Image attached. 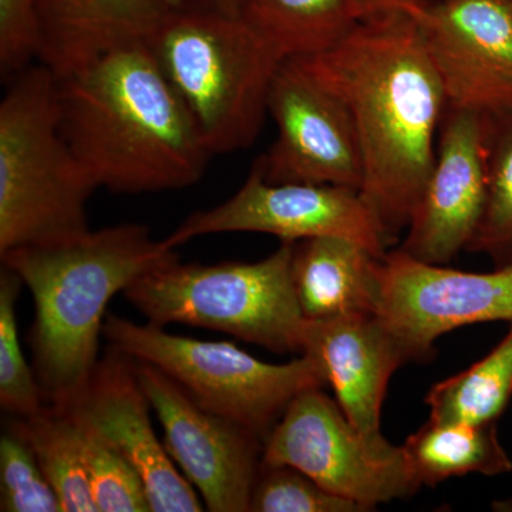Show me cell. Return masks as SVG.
<instances>
[{
  "label": "cell",
  "mask_w": 512,
  "mask_h": 512,
  "mask_svg": "<svg viewBox=\"0 0 512 512\" xmlns=\"http://www.w3.org/2000/svg\"><path fill=\"white\" fill-rule=\"evenodd\" d=\"M296 60L348 106L365 167L360 192L394 241L429 180L448 107L416 19L406 10L366 16L326 52Z\"/></svg>",
  "instance_id": "cell-1"
},
{
  "label": "cell",
  "mask_w": 512,
  "mask_h": 512,
  "mask_svg": "<svg viewBox=\"0 0 512 512\" xmlns=\"http://www.w3.org/2000/svg\"><path fill=\"white\" fill-rule=\"evenodd\" d=\"M60 127L96 188L183 190L214 157L147 45L123 47L59 79Z\"/></svg>",
  "instance_id": "cell-2"
},
{
  "label": "cell",
  "mask_w": 512,
  "mask_h": 512,
  "mask_svg": "<svg viewBox=\"0 0 512 512\" xmlns=\"http://www.w3.org/2000/svg\"><path fill=\"white\" fill-rule=\"evenodd\" d=\"M174 255L140 224L90 229L66 241L0 254L35 301L33 370L50 406L72 409L89 386L111 298Z\"/></svg>",
  "instance_id": "cell-3"
},
{
  "label": "cell",
  "mask_w": 512,
  "mask_h": 512,
  "mask_svg": "<svg viewBox=\"0 0 512 512\" xmlns=\"http://www.w3.org/2000/svg\"><path fill=\"white\" fill-rule=\"evenodd\" d=\"M147 46L214 156L254 144L284 60L244 20L217 0H180L165 5Z\"/></svg>",
  "instance_id": "cell-4"
},
{
  "label": "cell",
  "mask_w": 512,
  "mask_h": 512,
  "mask_svg": "<svg viewBox=\"0 0 512 512\" xmlns=\"http://www.w3.org/2000/svg\"><path fill=\"white\" fill-rule=\"evenodd\" d=\"M0 103V254L90 231L97 190L60 127L59 79L33 63L9 80Z\"/></svg>",
  "instance_id": "cell-5"
},
{
  "label": "cell",
  "mask_w": 512,
  "mask_h": 512,
  "mask_svg": "<svg viewBox=\"0 0 512 512\" xmlns=\"http://www.w3.org/2000/svg\"><path fill=\"white\" fill-rule=\"evenodd\" d=\"M293 244L254 264H183L178 255L138 276L124 295L148 322L218 330L275 353H302L306 319L291 281Z\"/></svg>",
  "instance_id": "cell-6"
},
{
  "label": "cell",
  "mask_w": 512,
  "mask_h": 512,
  "mask_svg": "<svg viewBox=\"0 0 512 512\" xmlns=\"http://www.w3.org/2000/svg\"><path fill=\"white\" fill-rule=\"evenodd\" d=\"M103 336L110 348L150 363L173 379L195 402L256 434L262 443L298 394L323 387L318 360L302 357L272 365L228 342H205L107 315Z\"/></svg>",
  "instance_id": "cell-7"
},
{
  "label": "cell",
  "mask_w": 512,
  "mask_h": 512,
  "mask_svg": "<svg viewBox=\"0 0 512 512\" xmlns=\"http://www.w3.org/2000/svg\"><path fill=\"white\" fill-rule=\"evenodd\" d=\"M262 463L302 471L366 511L420 490L402 446L357 429L322 387L292 400L264 441Z\"/></svg>",
  "instance_id": "cell-8"
},
{
  "label": "cell",
  "mask_w": 512,
  "mask_h": 512,
  "mask_svg": "<svg viewBox=\"0 0 512 512\" xmlns=\"http://www.w3.org/2000/svg\"><path fill=\"white\" fill-rule=\"evenodd\" d=\"M228 232L274 235L286 244L345 238L379 259L393 242L359 190L330 184H272L256 165L229 200L194 212L164 242L175 249L194 238Z\"/></svg>",
  "instance_id": "cell-9"
},
{
  "label": "cell",
  "mask_w": 512,
  "mask_h": 512,
  "mask_svg": "<svg viewBox=\"0 0 512 512\" xmlns=\"http://www.w3.org/2000/svg\"><path fill=\"white\" fill-rule=\"evenodd\" d=\"M379 282L375 315L407 362L430 359L436 340L451 330L512 325V264L476 274L427 264L397 249L380 259Z\"/></svg>",
  "instance_id": "cell-10"
},
{
  "label": "cell",
  "mask_w": 512,
  "mask_h": 512,
  "mask_svg": "<svg viewBox=\"0 0 512 512\" xmlns=\"http://www.w3.org/2000/svg\"><path fill=\"white\" fill-rule=\"evenodd\" d=\"M268 113L278 136L254 164L268 183L342 185L360 191L365 167L352 114L299 60L286 59L276 69Z\"/></svg>",
  "instance_id": "cell-11"
},
{
  "label": "cell",
  "mask_w": 512,
  "mask_h": 512,
  "mask_svg": "<svg viewBox=\"0 0 512 512\" xmlns=\"http://www.w3.org/2000/svg\"><path fill=\"white\" fill-rule=\"evenodd\" d=\"M134 362L163 426L165 450L200 491L207 510L249 511L261 467L262 440L241 424L205 409L157 367Z\"/></svg>",
  "instance_id": "cell-12"
},
{
  "label": "cell",
  "mask_w": 512,
  "mask_h": 512,
  "mask_svg": "<svg viewBox=\"0 0 512 512\" xmlns=\"http://www.w3.org/2000/svg\"><path fill=\"white\" fill-rule=\"evenodd\" d=\"M410 13L448 106L512 110V0H423Z\"/></svg>",
  "instance_id": "cell-13"
},
{
  "label": "cell",
  "mask_w": 512,
  "mask_h": 512,
  "mask_svg": "<svg viewBox=\"0 0 512 512\" xmlns=\"http://www.w3.org/2000/svg\"><path fill=\"white\" fill-rule=\"evenodd\" d=\"M488 114L447 107L433 170L407 225L402 251L444 265L470 247L487 197Z\"/></svg>",
  "instance_id": "cell-14"
},
{
  "label": "cell",
  "mask_w": 512,
  "mask_h": 512,
  "mask_svg": "<svg viewBox=\"0 0 512 512\" xmlns=\"http://www.w3.org/2000/svg\"><path fill=\"white\" fill-rule=\"evenodd\" d=\"M136 362L119 350L100 359L89 386L72 409L136 468L154 512H198L204 507L157 439Z\"/></svg>",
  "instance_id": "cell-15"
},
{
  "label": "cell",
  "mask_w": 512,
  "mask_h": 512,
  "mask_svg": "<svg viewBox=\"0 0 512 512\" xmlns=\"http://www.w3.org/2000/svg\"><path fill=\"white\" fill-rule=\"evenodd\" d=\"M302 353L318 360L336 402L357 429L383 440L387 386L407 357L375 313L306 320Z\"/></svg>",
  "instance_id": "cell-16"
},
{
  "label": "cell",
  "mask_w": 512,
  "mask_h": 512,
  "mask_svg": "<svg viewBox=\"0 0 512 512\" xmlns=\"http://www.w3.org/2000/svg\"><path fill=\"white\" fill-rule=\"evenodd\" d=\"M37 62L57 79L123 47L147 45L165 9L160 0H39Z\"/></svg>",
  "instance_id": "cell-17"
},
{
  "label": "cell",
  "mask_w": 512,
  "mask_h": 512,
  "mask_svg": "<svg viewBox=\"0 0 512 512\" xmlns=\"http://www.w3.org/2000/svg\"><path fill=\"white\" fill-rule=\"evenodd\" d=\"M379 258L350 239L320 237L293 244L291 281L303 318L375 313Z\"/></svg>",
  "instance_id": "cell-18"
},
{
  "label": "cell",
  "mask_w": 512,
  "mask_h": 512,
  "mask_svg": "<svg viewBox=\"0 0 512 512\" xmlns=\"http://www.w3.org/2000/svg\"><path fill=\"white\" fill-rule=\"evenodd\" d=\"M238 16L286 60L326 52L365 12L359 0H238Z\"/></svg>",
  "instance_id": "cell-19"
},
{
  "label": "cell",
  "mask_w": 512,
  "mask_h": 512,
  "mask_svg": "<svg viewBox=\"0 0 512 512\" xmlns=\"http://www.w3.org/2000/svg\"><path fill=\"white\" fill-rule=\"evenodd\" d=\"M402 447L420 487H434L467 474L495 477L512 471V460L498 437L497 423L427 421Z\"/></svg>",
  "instance_id": "cell-20"
},
{
  "label": "cell",
  "mask_w": 512,
  "mask_h": 512,
  "mask_svg": "<svg viewBox=\"0 0 512 512\" xmlns=\"http://www.w3.org/2000/svg\"><path fill=\"white\" fill-rule=\"evenodd\" d=\"M512 397V325L480 362L434 384L426 403L433 423H497Z\"/></svg>",
  "instance_id": "cell-21"
},
{
  "label": "cell",
  "mask_w": 512,
  "mask_h": 512,
  "mask_svg": "<svg viewBox=\"0 0 512 512\" xmlns=\"http://www.w3.org/2000/svg\"><path fill=\"white\" fill-rule=\"evenodd\" d=\"M28 440L63 512H96L84 466L82 433L73 413L45 406L12 424Z\"/></svg>",
  "instance_id": "cell-22"
},
{
  "label": "cell",
  "mask_w": 512,
  "mask_h": 512,
  "mask_svg": "<svg viewBox=\"0 0 512 512\" xmlns=\"http://www.w3.org/2000/svg\"><path fill=\"white\" fill-rule=\"evenodd\" d=\"M467 251L490 256L497 268L512 264V110L488 114L487 197Z\"/></svg>",
  "instance_id": "cell-23"
},
{
  "label": "cell",
  "mask_w": 512,
  "mask_h": 512,
  "mask_svg": "<svg viewBox=\"0 0 512 512\" xmlns=\"http://www.w3.org/2000/svg\"><path fill=\"white\" fill-rule=\"evenodd\" d=\"M23 282L3 266L0 274V404L19 419L33 416L45 407V397L35 370L26 362L19 342L18 303Z\"/></svg>",
  "instance_id": "cell-24"
},
{
  "label": "cell",
  "mask_w": 512,
  "mask_h": 512,
  "mask_svg": "<svg viewBox=\"0 0 512 512\" xmlns=\"http://www.w3.org/2000/svg\"><path fill=\"white\" fill-rule=\"evenodd\" d=\"M70 412L82 433L84 466L97 512L151 511L146 485L136 468L87 421Z\"/></svg>",
  "instance_id": "cell-25"
},
{
  "label": "cell",
  "mask_w": 512,
  "mask_h": 512,
  "mask_svg": "<svg viewBox=\"0 0 512 512\" xmlns=\"http://www.w3.org/2000/svg\"><path fill=\"white\" fill-rule=\"evenodd\" d=\"M0 511H62L35 451L13 426L0 439Z\"/></svg>",
  "instance_id": "cell-26"
},
{
  "label": "cell",
  "mask_w": 512,
  "mask_h": 512,
  "mask_svg": "<svg viewBox=\"0 0 512 512\" xmlns=\"http://www.w3.org/2000/svg\"><path fill=\"white\" fill-rule=\"evenodd\" d=\"M249 511L252 512H365V508L330 493L291 466L261 461Z\"/></svg>",
  "instance_id": "cell-27"
},
{
  "label": "cell",
  "mask_w": 512,
  "mask_h": 512,
  "mask_svg": "<svg viewBox=\"0 0 512 512\" xmlns=\"http://www.w3.org/2000/svg\"><path fill=\"white\" fill-rule=\"evenodd\" d=\"M39 0H0V73L3 82L37 62Z\"/></svg>",
  "instance_id": "cell-28"
},
{
  "label": "cell",
  "mask_w": 512,
  "mask_h": 512,
  "mask_svg": "<svg viewBox=\"0 0 512 512\" xmlns=\"http://www.w3.org/2000/svg\"><path fill=\"white\" fill-rule=\"evenodd\" d=\"M423 0H359L365 18L375 13L392 12V10H406L412 12Z\"/></svg>",
  "instance_id": "cell-29"
},
{
  "label": "cell",
  "mask_w": 512,
  "mask_h": 512,
  "mask_svg": "<svg viewBox=\"0 0 512 512\" xmlns=\"http://www.w3.org/2000/svg\"><path fill=\"white\" fill-rule=\"evenodd\" d=\"M160 2L163 3V5H174V3L180 2V0H160ZM217 2L221 8L232 13V15L238 16V0H217Z\"/></svg>",
  "instance_id": "cell-30"
}]
</instances>
